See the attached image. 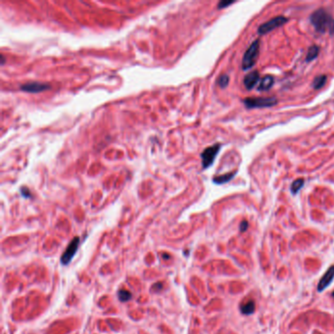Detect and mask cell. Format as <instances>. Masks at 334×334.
I'll return each instance as SVG.
<instances>
[{"label": "cell", "instance_id": "6da1fadb", "mask_svg": "<svg viewBox=\"0 0 334 334\" xmlns=\"http://www.w3.org/2000/svg\"><path fill=\"white\" fill-rule=\"evenodd\" d=\"M311 24L320 33H334V19L323 8L317 9L310 17Z\"/></svg>", "mask_w": 334, "mask_h": 334}, {"label": "cell", "instance_id": "7a4b0ae2", "mask_svg": "<svg viewBox=\"0 0 334 334\" xmlns=\"http://www.w3.org/2000/svg\"><path fill=\"white\" fill-rule=\"evenodd\" d=\"M259 52H260V41L257 39L249 46L248 49L244 53L242 60V69L244 71H247L251 69L252 67H254L257 60H258Z\"/></svg>", "mask_w": 334, "mask_h": 334}, {"label": "cell", "instance_id": "3957f363", "mask_svg": "<svg viewBox=\"0 0 334 334\" xmlns=\"http://www.w3.org/2000/svg\"><path fill=\"white\" fill-rule=\"evenodd\" d=\"M243 103L248 109L253 108H269L277 104L275 97H248L243 100Z\"/></svg>", "mask_w": 334, "mask_h": 334}, {"label": "cell", "instance_id": "277c9868", "mask_svg": "<svg viewBox=\"0 0 334 334\" xmlns=\"http://www.w3.org/2000/svg\"><path fill=\"white\" fill-rule=\"evenodd\" d=\"M220 144L217 143L212 146H209L201 153V160H202V167L203 169H208L213 165L216 157L219 152Z\"/></svg>", "mask_w": 334, "mask_h": 334}, {"label": "cell", "instance_id": "5b68a950", "mask_svg": "<svg viewBox=\"0 0 334 334\" xmlns=\"http://www.w3.org/2000/svg\"><path fill=\"white\" fill-rule=\"evenodd\" d=\"M287 21H288V19L283 17V16H277V17L272 18V19L270 20V21L262 24L260 25L259 29H258V33L259 34L269 33L272 32L274 29L281 27V25H283Z\"/></svg>", "mask_w": 334, "mask_h": 334}, {"label": "cell", "instance_id": "8992f818", "mask_svg": "<svg viewBox=\"0 0 334 334\" xmlns=\"http://www.w3.org/2000/svg\"><path fill=\"white\" fill-rule=\"evenodd\" d=\"M80 237H75L73 240L69 243L68 247L66 248V250L63 252L62 256H61V264L67 266L71 263V261L74 259L75 255L76 254V252L79 250V246H80Z\"/></svg>", "mask_w": 334, "mask_h": 334}, {"label": "cell", "instance_id": "52a82bcc", "mask_svg": "<svg viewBox=\"0 0 334 334\" xmlns=\"http://www.w3.org/2000/svg\"><path fill=\"white\" fill-rule=\"evenodd\" d=\"M50 84L46 83H39V81H29L21 85V90L29 93H39L50 88Z\"/></svg>", "mask_w": 334, "mask_h": 334}, {"label": "cell", "instance_id": "ba28073f", "mask_svg": "<svg viewBox=\"0 0 334 334\" xmlns=\"http://www.w3.org/2000/svg\"><path fill=\"white\" fill-rule=\"evenodd\" d=\"M334 279V266H331L329 269L326 270V272L322 275L320 282L317 284V291L322 292L325 288H327L330 285V283Z\"/></svg>", "mask_w": 334, "mask_h": 334}, {"label": "cell", "instance_id": "9c48e42d", "mask_svg": "<svg viewBox=\"0 0 334 334\" xmlns=\"http://www.w3.org/2000/svg\"><path fill=\"white\" fill-rule=\"evenodd\" d=\"M260 80V74L259 72L253 71L251 73L247 74L244 78V85L248 90L253 89L255 85L259 83Z\"/></svg>", "mask_w": 334, "mask_h": 334}, {"label": "cell", "instance_id": "30bf717a", "mask_svg": "<svg viewBox=\"0 0 334 334\" xmlns=\"http://www.w3.org/2000/svg\"><path fill=\"white\" fill-rule=\"evenodd\" d=\"M274 84V79L271 76H265L260 80V84L258 86V90L260 91H268L271 88V86Z\"/></svg>", "mask_w": 334, "mask_h": 334}, {"label": "cell", "instance_id": "8fae6325", "mask_svg": "<svg viewBox=\"0 0 334 334\" xmlns=\"http://www.w3.org/2000/svg\"><path fill=\"white\" fill-rule=\"evenodd\" d=\"M255 302L253 300H249L240 305V312L244 315H252L255 312Z\"/></svg>", "mask_w": 334, "mask_h": 334}, {"label": "cell", "instance_id": "7c38bea8", "mask_svg": "<svg viewBox=\"0 0 334 334\" xmlns=\"http://www.w3.org/2000/svg\"><path fill=\"white\" fill-rule=\"evenodd\" d=\"M236 174L235 172H232V173H224V174H222V176H218V177H215L213 178V181L215 183L217 184H223V183H227L229 181H231V178H233V177Z\"/></svg>", "mask_w": 334, "mask_h": 334}, {"label": "cell", "instance_id": "4fadbf2b", "mask_svg": "<svg viewBox=\"0 0 334 334\" xmlns=\"http://www.w3.org/2000/svg\"><path fill=\"white\" fill-rule=\"evenodd\" d=\"M318 53H320V47L317 45H313L308 50V53L306 56V61L307 62H311V61L315 60L316 58H317Z\"/></svg>", "mask_w": 334, "mask_h": 334}, {"label": "cell", "instance_id": "5bb4252c", "mask_svg": "<svg viewBox=\"0 0 334 334\" xmlns=\"http://www.w3.org/2000/svg\"><path fill=\"white\" fill-rule=\"evenodd\" d=\"M118 298L122 303H126L128 302L132 299V294L130 291H128L126 289H120L118 291Z\"/></svg>", "mask_w": 334, "mask_h": 334}, {"label": "cell", "instance_id": "9a60e30c", "mask_svg": "<svg viewBox=\"0 0 334 334\" xmlns=\"http://www.w3.org/2000/svg\"><path fill=\"white\" fill-rule=\"evenodd\" d=\"M326 80H327V76L325 75L317 76V78L313 80V87L315 89H320V88H321V87L325 84Z\"/></svg>", "mask_w": 334, "mask_h": 334}, {"label": "cell", "instance_id": "2e32d148", "mask_svg": "<svg viewBox=\"0 0 334 334\" xmlns=\"http://www.w3.org/2000/svg\"><path fill=\"white\" fill-rule=\"evenodd\" d=\"M303 185H304V179L303 178H298L295 181H293L290 186V190H291L292 194H297L301 190Z\"/></svg>", "mask_w": 334, "mask_h": 334}, {"label": "cell", "instance_id": "e0dca14e", "mask_svg": "<svg viewBox=\"0 0 334 334\" xmlns=\"http://www.w3.org/2000/svg\"><path fill=\"white\" fill-rule=\"evenodd\" d=\"M228 83H229V78H228L227 75H222V76H219L218 84L222 87V88H223V87H225V86H227Z\"/></svg>", "mask_w": 334, "mask_h": 334}, {"label": "cell", "instance_id": "ac0fdd59", "mask_svg": "<svg viewBox=\"0 0 334 334\" xmlns=\"http://www.w3.org/2000/svg\"><path fill=\"white\" fill-rule=\"evenodd\" d=\"M234 1H220L219 4H218V9H223V8H227V6H229V5L233 4Z\"/></svg>", "mask_w": 334, "mask_h": 334}, {"label": "cell", "instance_id": "d6986e66", "mask_svg": "<svg viewBox=\"0 0 334 334\" xmlns=\"http://www.w3.org/2000/svg\"><path fill=\"white\" fill-rule=\"evenodd\" d=\"M248 228V222L247 220H242L240 223V231L241 232H244Z\"/></svg>", "mask_w": 334, "mask_h": 334}, {"label": "cell", "instance_id": "ffe728a7", "mask_svg": "<svg viewBox=\"0 0 334 334\" xmlns=\"http://www.w3.org/2000/svg\"><path fill=\"white\" fill-rule=\"evenodd\" d=\"M21 192H22V195H23L24 197H25V198L30 197V193H29V190H28L27 188H25V187H22Z\"/></svg>", "mask_w": 334, "mask_h": 334}, {"label": "cell", "instance_id": "44dd1931", "mask_svg": "<svg viewBox=\"0 0 334 334\" xmlns=\"http://www.w3.org/2000/svg\"><path fill=\"white\" fill-rule=\"evenodd\" d=\"M5 64V57H4V55H1V65L3 66Z\"/></svg>", "mask_w": 334, "mask_h": 334}, {"label": "cell", "instance_id": "7402d4cb", "mask_svg": "<svg viewBox=\"0 0 334 334\" xmlns=\"http://www.w3.org/2000/svg\"><path fill=\"white\" fill-rule=\"evenodd\" d=\"M332 297H333V298H334V292H333V293H332Z\"/></svg>", "mask_w": 334, "mask_h": 334}]
</instances>
